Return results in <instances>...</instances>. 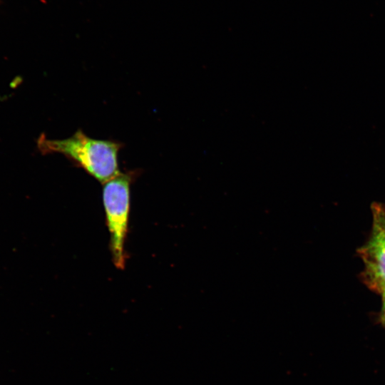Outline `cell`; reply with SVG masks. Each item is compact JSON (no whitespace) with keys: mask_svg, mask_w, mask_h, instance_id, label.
Instances as JSON below:
<instances>
[{"mask_svg":"<svg viewBox=\"0 0 385 385\" xmlns=\"http://www.w3.org/2000/svg\"><path fill=\"white\" fill-rule=\"evenodd\" d=\"M122 147L120 142L92 138L81 129L65 139H48L45 134L37 139L41 154L61 153L103 184L120 173L118 155Z\"/></svg>","mask_w":385,"mask_h":385,"instance_id":"1","label":"cell"},{"mask_svg":"<svg viewBox=\"0 0 385 385\" xmlns=\"http://www.w3.org/2000/svg\"><path fill=\"white\" fill-rule=\"evenodd\" d=\"M137 174L135 170L120 172L103 186V202L110 233L111 255L118 269H123L125 263V242L128 226L130 185Z\"/></svg>","mask_w":385,"mask_h":385,"instance_id":"2","label":"cell"},{"mask_svg":"<svg viewBox=\"0 0 385 385\" xmlns=\"http://www.w3.org/2000/svg\"><path fill=\"white\" fill-rule=\"evenodd\" d=\"M371 210V235L357 252L364 265V283L370 289L381 294L385 290V205L374 202Z\"/></svg>","mask_w":385,"mask_h":385,"instance_id":"3","label":"cell"},{"mask_svg":"<svg viewBox=\"0 0 385 385\" xmlns=\"http://www.w3.org/2000/svg\"><path fill=\"white\" fill-rule=\"evenodd\" d=\"M382 294V319L385 323V290L381 293Z\"/></svg>","mask_w":385,"mask_h":385,"instance_id":"4","label":"cell"}]
</instances>
